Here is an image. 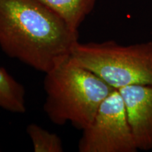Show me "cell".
<instances>
[{
	"mask_svg": "<svg viewBox=\"0 0 152 152\" xmlns=\"http://www.w3.org/2000/svg\"><path fill=\"white\" fill-rule=\"evenodd\" d=\"M71 56L114 89L152 85V41L128 45L113 40L80 43Z\"/></svg>",
	"mask_w": 152,
	"mask_h": 152,
	"instance_id": "3",
	"label": "cell"
},
{
	"mask_svg": "<svg viewBox=\"0 0 152 152\" xmlns=\"http://www.w3.org/2000/svg\"><path fill=\"white\" fill-rule=\"evenodd\" d=\"M138 151L152 150V85H134L118 89Z\"/></svg>",
	"mask_w": 152,
	"mask_h": 152,
	"instance_id": "5",
	"label": "cell"
},
{
	"mask_svg": "<svg viewBox=\"0 0 152 152\" xmlns=\"http://www.w3.org/2000/svg\"><path fill=\"white\" fill-rule=\"evenodd\" d=\"M78 30L39 0H0V48L47 73L71 55Z\"/></svg>",
	"mask_w": 152,
	"mask_h": 152,
	"instance_id": "1",
	"label": "cell"
},
{
	"mask_svg": "<svg viewBox=\"0 0 152 152\" xmlns=\"http://www.w3.org/2000/svg\"><path fill=\"white\" fill-rule=\"evenodd\" d=\"M44 90L43 109L50 121L58 125L70 123L83 130L92 123L104 100L116 89L80 66L70 55L45 73Z\"/></svg>",
	"mask_w": 152,
	"mask_h": 152,
	"instance_id": "2",
	"label": "cell"
},
{
	"mask_svg": "<svg viewBox=\"0 0 152 152\" xmlns=\"http://www.w3.org/2000/svg\"><path fill=\"white\" fill-rule=\"evenodd\" d=\"M0 108L16 113L26 111V90L23 85L0 67Z\"/></svg>",
	"mask_w": 152,
	"mask_h": 152,
	"instance_id": "7",
	"label": "cell"
},
{
	"mask_svg": "<svg viewBox=\"0 0 152 152\" xmlns=\"http://www.w3.org/2000/svg\"><path fill=\"white\" fill-rule=\"evenodd\" d=\"M62 17L74 30L92 12L96 0H39Z\"/></svg>",
	"mask_w": 152,
	"mask_h": 152,
	"instance_id": "6",
	"label": "cell"
},
{
	"mask_svg": "<svg viewBox=\"0 0 152 152\" xmlns=\"http://www.w3.org/2000/svg\"><path fill=\"white\" fill-rule=\"evenodd\" d=\"M77 147L80 152L138 151L118 90L104 100L92 123L83 130Z\"/></svg>",
	"mask_w": 152,
	"mask_h": 152,
	"instance_id": "4",
	"label": "cell"
},
{
	"mask_svg": "<svg viewBox=\"0 0 152 152\" xmlns=\"http://www.w3.org/2000/svg\"><path fill=\"white\" fill-rule=\"evenodd\" d=\"M26 132L31 140L35 152L64 151L61 140L55 133L49 132L35 123L28 125Z\"/></svg>",
	"mask_w": 152,
	"mask_h": 152,
	"instance_id": "8",
	"label": "cell"
}]
</instances>
